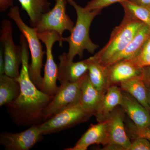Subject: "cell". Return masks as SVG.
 <instances>
[{
	"label": "cell",
	"mask_w": 150,
	"mask_h": 150,
	"mask_svg": "<svg viewBox=\"0 0 150 150\" xmlns=\"http://www.w3.org/2000/svg\"><path fill=\"white\" fill-rule=\"evenodd\" d=\"M22 49V67L17 78L21 91L16 100L7 105L10 116L18 126L39 125L45 121L44 110L53 98L39 89L31 80L29 74V49L24 35L20 36Z\"/></svg>",
	"instance_id": "6da1fadb"
},
{
	"label": "cell",
	"mask_w": 150,
	"mask_h": 150,
	"mask_svg": "<svg viewBox=\"0 0 150 150\" xmlns=\"http://www.w3.org/2000/svg\"><path fill=\"white\" fill-rule=\"evenodd\" d=\"M67 1L74 8L77 15L76 22L70 35L63 38V42L69 44L67 58L69 61H73L77 56L80 59L82 58L85 50L93 54L99 47L91 39L89 32L94 18L100 13L101 10L87 11L74 0H67Z\"/></svg>",
	"instance_id": "7a4b0ae2"
},
{
	"label": "cell",
	"mask_w": 150,
	"mask_h": 150,
	"mask_svg": "<svg viewBox=\"0 0 150 150\" xmlns=\"http://www.w3.org/2000/svg\"><path fill=\"white\" fill-rule=\"evenodd\" d=\"M144 25L125 16L121 23L112 30L106 45L87 60L105 66L112 57L126 48Z\"/></svg>",
	"instance_id": "3957f363"
},
{
	"label": "cell",
	"mask_w": 150,
	"mask_h": 150,
	"mask_svg": "<svg viewBox=\"0 0 150 150\" xmlns=\"http://www.w3.org/2000/svg\"><path fill=\"white\" fill-rule=\"evenodd\" d=\"M8 16L16 23L27 41L31 56V63L29 66L30 76L35 86L40 90L43 81L41 70L43 66V56L46 54V51L43 50L41 40L38 38V33L35 28L30 27L24 22L18 6L11 8Z\"/></svg>",
	"instance_id": "277c9868"
},
{
	"label": "cell",
	"mask_w": 150,
	"mask_h": 150,
	"mask_svg": "<svg viewBox=\"0 0 150 150\" xmlns=\"http://www.w3.org/2000/svg\"><path fill=\"white\" fill-rule=\"evenodd\" d=\"M38 36L46 47V62L44 65V74L40 90L51 96L54 94L58 88L57 81L58 79V66L54 61L53 56V46L56 42L63 47V37L54 31L38 33Z\"/></svg>",
	"instance_id": "5b68a950"
},
{
	"label": "cell",
	"mask_w": 150,
	"mask_h": 150,
	"mask_svg": "<svg viewBox=\"0 0 150 150\" xmlns=\"http://www.w3.org/2000/svg\"><path fill=\"white\" fill-rule=\"evenodd\" d=\"M92 115L79 103L56 113L38 125V128L43 136L54 134L85 122Z\"/></svg>",
	"instance_id": "8992f818"
},
{
	"label": "cell",
	"mask_w": 150,
	"mask_h": 150,
	"mask_svg": "<svg viewBox=\"0 0 150 150\" xmlns=\"http://www.w3.org/2000/svg\"><path fill=\"white\" fill-rule=\"evenodd\" d=\"M0 42L4 59L5 74L17 79L19 76V67L22 64L21 47L15 44L12 25L7 19L1 23Z\"/></svg>",
	"instance_id": "52a82bcc"
},
{
	"label": "cell",
	"mask_w": 150,
	"mask_h": 150,
	"mask_svg": "<svg viewBox=\"0 0 150 150\" xmlns=\"http://www.w3.org/2000/svg\"><path fill=\"white\" fill-rule=\"evenodd\" d=\"M88 75V71L79 80L60 84L53 98L44 109L45 121L62 110L79 103L81 88Z\"/></svg>",
	"instance_id": "ba28073f"
},
{
	"label": "cell",
	"mask_w": 150,
	"mask_h": 150,
	"mask_svg": "<svg viewBox=\"0 0 150 150\" xmlns=\"http://www.w3.org/2000/svg\"><path fill=\"white\" fill-rule=\"evenodd\" d=\"M52 9L41 16L35 27L38 33L54 31L63 37L65 31L72 30L74 23L67 13V0H57Z\"/></svg>",
	"instance_id": "9c48e42d"
},
{
	"label": "cell",
	"mask_w": 150,
	"mask_h": 150,
	"mask_svg": "<svg viewBox=\"0 0 150 150\" xmlns=\"http://www.w3.org/2000/svg\"><path fill=\"white\" fill-rule=\"evenodd\" d=\"M105 121L107 144L103 149L129 150L131 142L125 130L123 112L115 109Z\"/></svg>",
	"instance_id": "30bf717a"
},
{
	"label": "cell",
	"mask_w": 150,
	"mask_h": 150,
	"mask_svg": "<svg viewBox=\"0 0 150 150\" xmlns=\"http://www.w3.org/2000/svg\"><path fill=\"white\" fill-rule=\"evenodd\" d=\"M38 125H33L18 133L4 132L0 134V144L7 150H29L43 138Z\"/></svg>",
	"instance_id": "8fae6325"
},
{
	"label": "cell",
	"mask_w": 150,
	"mask_h": 150,
	"mask_svg": "<svg viewBox=\"0 0 150 150\" xmlns=\"http://www.w3.org/2000/svg\"><path fill=\"white\" fill-rule=\"evenodd\" d=\"M105 67L109 87L142 74L143 68L139 67L133 59L120 61Z\"/></svg>",
	"instance_id": "7c38bea8"
},
{
	"label": "cell",
	"mask_w": 150,
	"mask_h": 150,
	"mask_svg": "<svg viewBox=\"0 0 150 150\" xmlns=\"http://www.w3.org/2000/svg\"><path fill=\"white\" fill-rule=\"evenodd\" d=\"M59 59L58 80L60 84L79 80L88 71V64L85 60L76 62L70 61L67 53L60 55Z\"/></svg>",
	"instance_id": "4fadbf2b"
},
{
	"label": "cell",
	"mask_w": 150,
	"mask_h": 150,
	"mask_svg": "<svg viewBox=\"0 0 150 150\" xmlns=\"http://www.w3.org/2000/svg\"><path fill=\"white\" fill-rule=\"evenodd\" d=\"M123 93V100L121 105L135 126L141 129L149 128L150 111L129 94L124 91Z\"/></svg>",
	"instance_id": "5bb4252c"
},
{
	"label": "cell",
	"mask_w": 150,
	"mask_h": 150,
	"mask_svg": "<svg viewBox=\"0 0 150 150\" xmlns=\"http://www.w3.org/2000/svg\"><path fill=\"white\" fill-rule=\"evenodd\" d=\"M107 121L98 122L92 124L72 147L66 150H86L93 144H102L104 146L107 144Z\"/></svg>",
	"instance_id": "9a60e30c"
},
{
	"label": "cell",
	"mask_w": 150,
	"mask_h": 150,
	"mask_svg": "<svg viewBox=\"0 0 150 150\" xmlns=\"http://www.w3.org/2000/svg\"><path fill=\"white\" fill-rule=\"evenodd\" d=\"M122 91L117 85L111 86L108 88L94 115L98 122L105 121L116 107L121 105L123 98Z\"/></svg>",
	"instance_id": "2e32d148"
},
{
	"label": "cell",
	"mask_w": 150,
	"mask_h": 150,
	"mask_svg": "<svg viewBox=\"0 0 150 150\" xmlns=\"http://www.w3.org/2000/svg\"><path fill=\"white\" fill-rule=\"evenodd\" d=\"M150 37V28L145 24L126 48L112 57L104 67H108L123 60L134 59L139 54L143 45Z\"/></svg>",
	"instance_id": "e0dca14e"
},
{
	"label": "cell",
	"mask_w": 150,
	"mask_h": 150,
	"mask_svg": "<svg viewBox=\"0 0 150 150\" xmlns=\"http://www.w3.org/2000/svg\"><path fill=\"white\" fill-rule=\"evenodd\" d=\"M104 94L93 85L88 75L81 88L79 103L84 110L94 115L99 107Z\"/></svg>",
	"instance_id": "ac0fdd59"
},
{
	"label": "cell",
	"mask_w": 150,
	"mask_h": 150,
	"mask_svg": "<svg viewBox=\"0 0 150 150\" xmlns=\"http://www.w3.org/2000/svg\"><path fill=\"white\" fill-rule=\"evenodd\" d=\"M119 85L122 91L129 94L150 112L147 88L142 74L123 81Z\"/></svg>",
	"instance_id": "d6986e66"
},
{
	"label": "cell",
	"mask_w": 150,
	"mask_h": 150,
	"mask_svg": "<svg viewBox=\"0 0 150 150\" xmlns=\"http://www.w3.org/2000/svg\"><path fill=\"white\" fill-rule=\"evenodd\" d=\"M23 10L29 17L31 27L35 28L41 16L51 10V3L48 0H18Z\"/></svg>",
	"instance_id": "ffe728a7"
},
{
	"label": "cell",
	"mask_w": 150,
	"mask_h": 150,
	"mask_svg": "<svg viewBox=\"0 0 150 150\" xmlns=\"http://www.w3.org/2000/svg\"><path fill=\"white\" fill-rule=\"evenodd\" d=\"M20 84L16 79L5 74L0 75V106L13 102L20 93Z\"/></svg>",
	"instance_id": "44dd1931"
},
{
	"label": "cell",
	"mask_w": 150,
	"mask_h": 150,
	"mask_svg": "<svg viewBox=\"0 0 150 150\" xmlns=\"http://www.w3.org/2000/svg\"><path fill=\"white\" fill-rule=\"evenodd\" d=\"M85 61L88 64V75L93 85L99 91L105 93L109 87L106 74V67L87 59Z\"/></svg>",
	"instance_id": "7402d4cb"
},
{
	"label": "cell",
	"mask_w": 150,
	"mask_h": 150,
	"mask_svg": "<svg viewBox=\"0 0 150 150\" xmlns=\"http://www.w3.org/2000/svg\"><path fill=\"white\" fill-rule=\"evenodd\" d=\"M124 9L125 16L142 22L150 28V8L138 5L126 0L120 3Z\"/></svg>",
	"instance_id": "603a6c76"
},
{
	"label": "cell",
	"mask_w": 150,
	"mask_h": 150,
	"mask_svg": "<svg viewBox=\"0 0 150 150\" xmlns=\"http://www.w3.org/2000/svg\"><path fill=\"white\" fill-rule=\"evenodd\" d=\"M133 59L141 68L150 66V37L143 45L137 56Z\"/></svg>",
	"instance_id": "cb8c5ba5"
},
{
	"label": "cell",
	"mask_w": 150,
	"mask_h": 150,
	"mask_svg": "<svg viewBox=\"0 0 150 150\" xmlns=\"http://www.w3.org/2000/svg\"><path fill=\"white\" fill-rule=\"evenodd\" d=\"M126 0H91L88 2L84 8L86 10L92 11L102 9L116 3L120 4Z\"/></svg>",
	"instance_id": "d4e9b609"
},
{
	"label": "cell",
	"mask_w": 150,
	"mask_h": 150,
	"mask_svg": "<svg viewBox=\"0 0 150 150\" xmlns=\"http://www.w3.org/2000/svg\"><path fill=\"white\" fill-rule=\"evenodd\" d=\"M129 150H150V142L143 137H138L131 143Z\"/></svg>",
	"instance_id": "484cf974"
},
{
	"label": "cell",
	"mask_w": 150,
	"mask_h": 150,
	"mask_svg": "<svg viewBox=\"0 0 150 150\" xmlns=\"http://www.w3.org/2000/svg\"><path fill=\"white\" fill-rule=\"evenodd\" d=\"M15 0H0V11L4 12L13 6Z\"/></svg>",
	"instance_id": "4316f807"
},
{
	"label": "cell",
	"mask_w": 150,
	"mask_h": 150,
	"mask_svg": "<svg viewBox=\"0 0 150 150\" xmlns=\"http://www.w3.org/2000/svg\"><path fill=\"white\" fill-rule=\"evenodd\" d=\"M142 76L145 81L150 83V66L143 68Z\"/></svg>",
	"instance_id": "83f0119b"
},
{
	"label": "cell",
	"mask_w": 150,
	"mask_h": 150,
	"mask_svg": "<svg viewBox=\"0 0 150 150\" xmlns=\"http://www.w3.org/2000/svg\"><path fill=\"white\" fill-rule=\"evenodd\" d=\"M5 73V62L4 59V54L2 48H1L0 51V75L4 74Z\"/></svg>",
	"instance_id": "f1b7e54d"
},
{
	"label": "cell",
	"mask_w": 150,
	"mask_h": 150,
	"mask_svg": "<svg viewBox=\"0 0 150 150\" xmlns=\"http://www.w3.org/2000/svg\"><path fill=\"white\" fill-rule=\"evenodd\" d=\"M131 2L150 8V0H129Z\"/></svg>",
	"instance_id": "f546056e"
},
{
	"label": "cell",
	"mask_w": 150,
	"mask_h": 150,
	"mask_svg": "<svg viewBox=\"0 0 150 150\" xmlns=\"http://www.w3.org/2000/svg\"><path fill=\"white\" fill-rule=\"evenodd\" d=\"M146 84L148 93V103L150 108V83L145 81Z\"/></svg>",
	"instance_id": "4dcf8cb0"
},
{
	"label": "cell",
	"mask_w": 150,
	"mask_h": 150,
	"mask_svg": "<svg viewBox=\"0 0 150 150\" xmlns=\"http://www.w3.org/2000/svg\"><path fill=\"white\" fill-rule=\"evenodd\" d=\"M146 138L150 141V129H149L146 134Z\"/></svg>",
	"instance_id": "1f68e13d"
},
{
	"label": "cell",
	"mask_w": 150,
	"mask_h": 150,
	"mask_svg": "<svg viewBox=\"0 0 150 150\" xmlns=\"http://www.w3.org/2000/svg\"><path fill=\"white\" fill-rule=\"evenodd\" d=\"M57 1V0H55V1Z\"/></svg>",
	"instance_id": "d6a6232c"
}]
</instances>
